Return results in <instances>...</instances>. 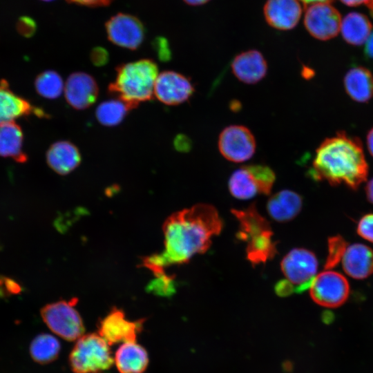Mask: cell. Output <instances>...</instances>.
<instances>
[{
    "mask_svg": "<svg viewBox=\"0 0 373 373\" xmlns=\"http://www.w3.org/2000/svg\"><path fill=\"white\" fill-rule=\"evenodd\" d=\"M372 26L363 14L352 12L341 21V35L344 40L353 46H361L366 42L372 33Z\"/></svg>",
    "mask_w": 373,
    "mask_h": 373,
    "instance_id": "obj_25",
    "label": "cell"
},
{
    "mask_svg": "<svg viewBox=\"0 0 373 373\" xmlns=\"http://www.w3.org/2000/svg\"><path fill=\"white\" fill-rule=\"evenodd\" d=\"M239 222L236 237L247 242V258L252 264L266 262L276 253L274 233L268 221L262 217L254 204L244 210H231Z\"/></svg>",
    "mask_w": 373,
    "mask_h": 373,
    "instance_id": "obj_4",
    "label": "cell"
},
{
    "mask_svg": "<svg viewBox=\"0 0 373 373\" xmlns=\"http://www.w3.org/2000/svg\"><path fill=\"white\" fill-rule=\"evenodd\" d=\"M341 21L340 12L331 3H315L305 8L304 26L317 39L326 41L337 36Z\"/></svg>",
    "mask_w": 373,
    "mask_h": 373,
    "instance_id": "obj_10",
    "label": "cell"
},
{
    "mask_svg": "<svg viewBox=\"0 0 373 373\" xmlns=\"http://www.w3.org/2000/svg\"><path fill=\"white\" fill-rule=\"evenodd\" d=\"M367 146L370 155L373 157V127L367 133Z\"/></svg>",
    "mask_w": 373,
    "mask_h": 373,
    "instance_id": "obj_38",
    "label": "cell"
},
{
    "mask_svg": "<svg viewBox=\"0 0 373 373\" xmlns=\"http://www.w3.org/2000/svg\"><path fill=\"white\" fill-rule=\"evenodd\" d=\"M130 110L131 107L126 102L115 98L99 104L95 115L101 124L113 126L120 124Z\"/></svg>",
    "mask_w": 373,
    "mask_h": 373,
    "instance_id": "obj_27",
    "label": "cell"
},
{
    "mask_svg": "<svg viewBox=\"0 0 373 373\" xmlns=\"http://www.w3.org/2000/svg\"><path fill=\"white\" fill-rule=\"evenodd\" d=\"M61 344L54 336L42 333L37 335L31 341L29 347L30 357L41 365L50 363L59 355Z\"/></svg>",
    "mask_w": 373,
    "mask_h": 373,
    "instance_id": "obj_26",
    "label": "cell"
},
{
    "mask_svg": "<svg viewBox=\"0 0 373 373\" xmlns=\"http://www.w3.org/2000/svg\"><path fill=\"white\" fill-rule=\"evenodd\" d=\"M312 299L326 307H337L343 305L350 294V285L346 278L334 271H325L316 275L310 287Z\"/></svg>",
    "mask_w": 373,
    "mask_h": 373,
    "instance_id": "obj_9",
    "label": "cell"
},
{
    "mask_svg": "<svg viewBox=\"0 0 373 373\" xmlns=\"http://www.w3.org/2000/svg\"><path fill=\"white\" fill-rule=\"evenodd\" d=\"M17 30L22 36L30 37L36 32V21L30 17L22 16L17 21Z\"/></svg>",
    "mask_w": 373,
    "mask_h": 373,
    "instance_id": "obj_31",
    "label": "cell"
},
{
    "mask_svg": "<svg viewBox=\"0 0 373 373\" xmlns=\"http://www.w3.org/2000/svg\"><path fill=\"white\" fill-rule=\"evenodd\" d=\"M90 58L93 65L96 66H102L108 61V52L104 47L97 46L91 50Z\"/></svg>",
    "mask_w": 373,
    "mask_h": 373,
    "instance_id": "obj_33",
    "label": "cell"
},
{
    "mask_svg": "<svg viewBox=\"0 0 373 373\" xmlns=\"http://www.w3.org/2000/svg\"><path fill=\"white\" fill-rule=\"evenodd\" d=\"M35 87L40 96L51 99L59 97L64 90L61 77L52 70L39 74L35 80Z\"/></svg>",
    "mask_w": 373,
    "mask_h": 373,
    "instance_id": "obj_28",
    "label": "cell"
},
{
    "mask_svg": "<svg viewBox=\"0 0 373 373\" xmlns=\"http://www.w3.org/2000/svg\"><path fill=\"white\" fill-rule=\"evenodd\" d=\"M343 82L347 94L355 102H367L373 97V75L364 66L350 68Z\"/></svg>",
    "mask_w": 373,
    "mask_h": 373,
    "instance_id": "obj_23",
    "label": "cell"
},
{
    "mask_svg": "<svg viewBox=\"0 0 373 373\" xmlns=\"http://www.w3.org/2000/svg\"><path fill=\"white\" fill-rule=\"evenodd\" d=\"M299 1L301 2L304 8H305L308 5L315 3L329 2L332 3L333 1H334V0H299Z\"/></svg>",
    "mask_w": 373,
    "mask_h": 373,
    "instance_id": "obj_42",
    "label": "cell"
},
{
    "mask_svg": "<svg viewBox=\"0 0 373 373\" xmlns=\"http://www.w3.org/2000/svg\"><path fill=\"white\" fill-rule=\"evenodd\" d=\"M64 94L71 107L84 110L96 102L99 88L93 77L84 72H75L68 76L64 85Z\"/></svg>",
    "mask_w": 373,
    "mask_h": 373,
    "instance_id": "obj_15",
    "label": "cell"
},
{
    "mask_svg": "<svg viewBox=\"0 0 373 373\" xmlns=\"http://www.w3.org/2000/svg\"><path fill=\"white\" fill-rule=\"evenodd\" d=\"M356 232L363 239L373 243V213L364 215L358 220Z\"/></svg>",
    "mask_w": 373,
    "mask_h": 373,
    "instance_id": "obj_30",
    "label": "cell"
},
{
    "mask_svg": "<svg viewBox=\"0 0 373 373\" xmlns=\"http://www.w3.org/2000/svg\"><path fill=\"white\" fill-rule=\"evenodd\" d=\"M77 299L59 300L44 306L41 316L46 326L55 334L68 341H77L84 333L82 318L75 308Z\"/></svg>",
    "mask_w": 373,
    "mask_h": 373,
    "instance_id": "obj_7",
    "label": "cell"
},
{
    "mask_svg": "<svg viewBox=\"0 0 373 373\" xmlns=\"http://www.w3.org/2000/svg\"><path fill=\"white\" fill-rule=\"evenodd\" d=\"M184 3L193 6H201L207 3L210 0H183Z\"/></svg>",
    "mask_w": 373,
    "mask_h": 373,
    "instance_id": "obj_41",
    "label": "cell"
},
{
    "mask_svg": "<svg viewBox=\"0 0 373 373\" xmlns=\"http://www.w3.org/2000/svg\"><path fill=\"white\" fill-rule=\"evenodd\" d=\"M312 178L332 186L344 184L356 190L368 174L361 141L344 131L324 140L315 151L311 170Z\"/></svg>",
    "mask_w": 373,
    "mask_h": 373,
    "instance_id": "obj_2",
    "label": "cell"
},
{
    "mask_svg": "<svg viewBox=\"0 0 373 373\" xmlns=\"http://www.w3.org/2000/svg\"><path fill=\"white\" fill-rule=\"evenodd\" d=\"M114 0H66L70 3L96 8L109 6Z\"/></svg>",
    "mask_w": 373,
    "mask_h": 373,
    "instance_id": "obj_34",
    "label": "cell"
},
{
    "mask_svg": "<svg viewBox=\"0 0 373 373\" xmlns=\"http://www.w3.org/2000/svg\"><path fill=\"white\" fill-rule=\"evenodd\" d=\"M318 265L316 256L312 251L304 248L291 249L281 261L280 268L285 280L276 285V294L285 296L309 289L316 276Z\"/></svg>",
    "mask_w": 373,
    "mask_h": 373,
    "instance_id": "obj_5",
    "label": "cell"
},
{
    "mask_svg": "<svg viewBox=\"0 0 373 373\" xmlns=\"http://www.w3.org/2000/svg\"><path fill=\"white\" fill-rule=\"evenodd\" d=\"M195 88L189 78L172 70L160 73L157 77L154 95L166 105L174 106L188 101Z\"/></svg>",
    "mask_w": 373,
    "mask_h": 373,
    "instance_id": "obj_14",
    "label": "cell"
},
{
    "mask_svg": "<svg viewBox=\"0 0 373 373\" xmlns=\"http://www.w3.org/2000/svg\"><path fill=\"white\" fill-rule=\"evenodd\" d=\"M347 242L340 235L332 236L328 239V254L325 263V269H332L338 264L347 249Z\"/></svg>",
    "mask_w": 373,
    "mask_h": 373,
    "instance_id": "obj_29",
    "label": "cell"
},
{
    "mask_svg": "<svg viewBox=\"0 0 373 373\" xmlns=\"http://www.w3.org/2000/svg\"><path fill=\"white\" fill-rule=\"evenodd\" d=\"M345 273L354 279H365L373 274V250L361 243L349 246L343 258Z\"/></svg>",
    "mask_w": 373,
    "mask_h": 373,
    "instance_id": "obj_19",
    "label": "cell"
},
{
    "mask_svg": "<svg viewBox=\"0 0 373 373\" xmlns=\"http://www.w3.org/2000/svg\"><path fill=\"white\" fill-rule=\"evenodd\" d=\"M174 145L178 151H186V148H189V142L185 136L178 135L175 139Z\"/></svg>",
    "mask_w": 373,
    "mask_h": 373,
    "instance_id": "obj_35",
    "label": "cell"
},
{
    "mask_svg": "<svg viewBox=\"0 0 373 373\" xmlns=\"http://www.w3.org/2000/svg\"><path fill=\"white\" fill-rule=\"evenodd\" d=\"M366 5L369 8L371 15L373 17V0H369L368 3Z\"/></svg>",
    "mask_w": 373,
    "mask_h": 373,
    "instance_id": "obj_43",
    "label": "cell"
},
{
    "mask_svg": "<svg viewBox=\"0 0 373 373\" xmlns=\"http://www.w3.org/2000/svg\"><path fill=\"white\" fill-rule=\"evenodd\" d=\"M256 148L251 131L242 125L225 127L218 137V149L222 155L233 162H243L249 160Z\"/></svg>",
    "mask_w": 373,
    "mask_h": 373,
    "instance_id": "obj_12",
    "label": "cell"
},
{
    "mask_svg": "<svg viewBox=\"0 0 373 373\" xmlns=\"http://www.w3.org/2000/svg\"><path fill=\"white\" fill-rule=\"evenodd\" d=\"M8 280V278L0 277V296L6 293L9 294L7 289Z\"/></svg>",
    "mask_w": 373,
    "mask_h": 373,
    "instance_id": "obj_40",
    "label": "cell"
},
{
    "mask_svg": "<svg viewBox=\"0 0 373 373\" xmlns=\"http://www.w3.org/2000/svg\"><path fill=\"white\" fill-rule=\"evenodd\" d=\"M41 1H46V2H49V1H54V0H41Z\"/></svg>",
    "mask_w": 373,
    "mask_h": 373,
    "instance_id": "obj_44",
    "label": "cell"
},
{
    "mask_svg": "<svg viewBox=\"0 0 373 373\" xmlns=\"http://www.w3.org/2000/svg\"><path fill=\"white\" fill-rule=\"evenodd\" d=\"M364 52L367 58L373 59V32L365 42Z\"/></svg>",
    "mask_w": 373,
    "mask_h": 373,
    "instance_id": "obj_36",
    "label": "cell"
},
{
    "mask_svg": "<svg viewBox=\"0 0 373 373\" xmlns=\"http://www.w3.org/2000/svg\"><path fill=\"white\" fill-rule=\"evenodd\" d=\"M275 180V173L268 166L245 165L231 174L229 189L235 198L247 200L258 194H270Z\"/></svg>",
    "mask_w": 373,
    "mask_h": 373,
    "instance_id": "obj_8",
    "label": "cell"
},
{
    "mask_svg": "<svg viewBox=\"0 0 373 373\" xmlns=\"http://www.w3.org/2000/svg\"><path fill=\"white\" fill-rule=\"evenodd\" d=\"M108 40L115 45L129 50H137L143 43L145 28L143 23L131 14L119 12L105 23Z\"/></svg>",
    "mask_w": 373,
    "mask_h": 373,
    "instance_id": "obj_11",
    "label": "cell"
},
{
    "mask_svg": "<svg viewBox=\"0 0 373 373\" xmlns=\"http://www.w3.org/2000/svg\"><path fill=\"white\" fill-rule=\"evenodd\" d=\"M302 13L303 6L299 0H267L263 6L265 21L279 30L293 29L299 22Z\"/></svg>",
    "mask_w": 373,
    "mask_h": 373,
    "instance_id": "obj_16",
    "label": "cell"
},
{
    "mask_svg": "<svg viewBox=\"0 0 373 373\" xmlns=\"http://www.w3.org/2000/svg\"><path fill=\"white\" fill-rule=\"evenodd\" d=\"M153 46L155 50L158 58L162 61H167L171 57V52L168 41L162 37H156L153 41Z\"/></svg>",
    "mask_w": 373,
    "mask_h": 373,
    "instance_id": "obj_32",
    "label": "cell"
},
{
    "mask_svg": "<svg viewBox=\"0 0 373 373\" xmlns=\"http://www.w3.org/2000/svg\"><path fill=\"white\" fill-rule=\"evenodd\" d=\"M110 345L97 333L83 334L73 347L68 358L74 373H99L114 363Z\"/></svg>",
    "mask_w": 373,
    "mask_h": 373,
    "instance_id": "obj_6",
    "label": "cell"
},
{
    "mask_svg": "<svg viewBox=\"0 0 373 373\" xmlns=\"http://www.w3.org/2000/svg\"><path fill=\"white\" fill-rule=\"evenodd\" d=\"M78 148L69 141L53 143L46 153L48 165L59 175H67L75 169L81 162Z\"/></svg>",
    "mask_w": 373,
    "mask_h": 373,
    "instance_id": "obj_20",
    "label": "cell"
},
{
    "mask_svg": "<svg viewBox=\"0 0 373 373\" xmlns=\"http://www.w3.org/2000/svg\"><path fill=\"white\" fill-rule=\"evenodd\" d=\"M149 361L146 350L136 342L122 343L114 356V363L119 373H142Z\"/></svg>",
    "mask_w": 373,
    "mask_h": 373,
    "instance_id": "obj_21",
    "label": "cell"
},
{
    "mask_svg": "<svg viewBox=\"0 0 373 373\" xmlns=\"http://www.w3.org/2000/svg\"><path fill=\"white\" fill-rule=\"evenodd\" d=\"M365 190L367 200L373 204V178L367 182Z\"/></svg>",
    "mask_w": 373,
    "mask_h": 373,
    "instance_id": "obj_37",
    "label": "cell"
},
{
    "mask_svg": "<svg viewBox=\"0 0 373 373\" xmlns=\"http://www.w3.org/2000/svg\"><path fill=\"white\" fill-rule=\"evenodd\" d=\"M23 134L21 126L14 121L0 124V157H10L25 163L28 155L23 149Z\"/></svg>",
    "mask_w": 373,
    "mask_h": 373,
    "instance_id": "obj_24",
    "label": "cell"
},
{
    "mask_svg": "<svg viewBox=\"0 0 373 373\" xmlns=\"http://www.w3.org/2000/svg\"><path fill=\"white\" fill-rule=\"evenodd\" d=\"M222 226L217 209L209 204L198 203L175 212L163 224L164 250L144 258L142 266L156 277L164 275L167 267L186 263L195 255L207 251Z\"/></svg>",
    "mask_w": 373,
    "mask_h": 373,
    "instance_id": "obj_1",
    "label": "cell"
},
{
    "mask_svg": "<svg viewBox=\"0 0 373 373\" xmlns=\"http://www.w3.org/2000/svg\"><path fill=\"white\" fill-rule=\"evenodd\" d=\"M145 319L130 321L120 309L113 307L98 324V334L109 345L119 343L136 342Z\"/></svg>",
    "mask_w": 373,
    "mask_h": 373,
    "instance_id": "obj_13",
    "label": "cell"
},
{
    "mask_svg": "<svg viewBox=\"0 0 373 373\" xmlns=\"http://www.w3.org/2000/svg\"><path fill=\"white\" fill-rule=\"evenodd\" d=\"M302 206L303 199L298 193L290 190H283L269 199L267 209L274 220L286 222L300 213Z\"/></svg>",
    "mask_w": 373,
    "mask_h": 373,
    "instance_id": "obj_22",
    "label": "cell"
},
{
    "mask_svg": "<svg viewBox=\"0 0 373 373\" xmlns=\"http://www.w3.org/2000/svg\"><path fill=\"white\" fill-rule=\"evenodd\" d=\"M32 113L39 116H46L40 108L33 106L30 102L12 92L8 82L0 81V124L28 116Z\"/></svg>",
    "mask_w": 373,
    "mask_h": 373,
    "instance_id": "obj_18",
    "label": "cell"
},
{
    "mask_svg": "<svg viewBox=\"0 0 373 373\" xmlns=\"http://www.w3.org/2000/svg\"><path fill=\"white\" fill-rule=\"evenodd\" d=\"M343 3L349 6H356L363 3L367 4L369 0H340Z\"/></svg>",
    "mask_w": 373,
    "mask_h": 373,
    "instance_id": "obj_39",
    "label": "cell"
},
{
    "mask_svg": "<svg viewBox=\"0 0 373 373\" xmlns=\"http://www.w3.org/2000/svg\"><path fill=\"white\" fill-rule=\"evenodd\" d=\"M157 76L158 67L152 59L123 64L116 68L115 81L108 86V90L133 109L140 102L153 99Z\"/></svg>",
    "mask_w": 373,
    "mask_h": 373,
    "instance_id": "obj_3",
    "label": "cell"
},
{
    "mask_svg": "<svg viewBox=\"0 0 373 373\" xmlns=\"http://www.w3.org/2000/svg\"><path fill=\"white\" fill-rule=\"evenodd\" d=\"M233 75L240 81L256 84L267 72V64L262 54L257 50H248L237 55L231 62Z\"/></svg>",
    "mask_w": 373,
    "mask_h": 373,
    "instance_id": "obj_17",
    "label": "cell"
}]
</instances>
